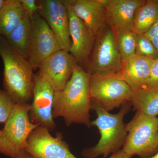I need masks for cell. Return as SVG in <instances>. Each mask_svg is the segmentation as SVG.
Returning a JSON list of instances; mask_svg holds the SVG:
<instances>
[{
	"label": "cell",
	"mask_w": 158,
	"mask_h": 158,
	"mask_svg": "<svg viewBox=\"0 0 158 158\" xmlns=\"http://www.w3.org/2000/svg\"><path fill=\"white\" fill-rule=\"evenodd\" d=\"M142 88L158 89V58L153 61L148 80Z\"/></svg>",
	"instance_id": "24"
},
{
	"label": "cell",
	"mask_w": 158,
	"mask_h": 158,
	"mask_svg": "<svg viewBox=\"0 0 158 158\" xmlns=\"http://www.w3.org/2000/svg\"><path fill=\"white\" fill-rule=\"evenodd\" d=\"M10 158H32L31 156L28 154L24 150H22L17 154L14 156Z\"/></svg>",
	"instance_id": "28"
},
{
	"label": "cell",
	"mask_w": 158,
	"mask_h": 158,
	"mask_svg": "<svg viewBox=\"0 0 158 158\" xmlns=\"http://www.w3.org/2000/svg\"><path fill=\"white\" fill-rule=\"evenodd\" d=\"M144 34L150 40L158 51V20L149 31Z\"/></svg>",
	"instance_id": "26"
},
{
	"label": "cell",
	"mask_w": 158,
	"mask_h": 158,
	"mask_svg": "<svg viewBox=\"0 0 158 158\" xmlns=\"http://www.w3.org/2000/svg\"><path fill=\"white\" fill-rule=\"evenodd\" d=\"M0 131H1V130H0Z\"/></svg>",
	"instance_id": "31"
},
{
	"label": "cell",
	"mask_w": 158,
	"mask_h": 158,
	"mask_svg": "<svg viewBox=\"0 0 158 158\" xmlns=\"http://www.w3.org/2000/svg\"><path fill=\"white\" fill-rule=\"evenodd\" d=\"M91 105L97 117L91 121L90 126L98 128L101 138L95 146L83 149L82 155L85 158H97L101 156L107 158L110 154L120 150L124 144L127 131L123 119L131 110V104L128 102L123 105L116 114L110 113L98 102L92 99Z\"/></svg>",
	"instance_id": "2"
},
{
	"label": "cell",
	"mask_w": 158,
	"mask_h": 158,
	"mask_svg": "<svg viewBox=\"0 0 158 158\" xmlns=\"http://www.w3.org/2000/svg\"><path fill=\"white\" fill-rule=\"evenodd\" d=\"M6 1V0H0V9H2V7L4 6Z\"/></svg>",
	"instance_id": "29"
},
{
	"label": "cell",
	"mask_w": 158,
	"mask_h": 158,
	"mask_svg": "<svg viewBox=\"0 0 158 158\" xmlns=\"http://www.w3.org/2000/svg\"><path fill=\"white\" fill-rule=\"evenodd\" d=\"M76 15L96 37L108 26L105 0H70Z\"/></svg>",
	"instance_id": "15"
},
{
	"label": "cell",
	"mask_w": 158,
	"mask_h": 158,
	"mask_svg": "<svg viewBox=\"0 0 158 158\" xmlns=\"http://www.w3.org/2000/svg\"><path fill=\"white\" fill-rule=\"evenodd\" d=\"M69 16L71 45L69 53L77 63L88 60L93 50L96 37L75 14L70 0L65 1Z\"/></svg>",
	"instance_id": "13"
},
{
	"label": "cell",
	"mask_w": 158,
	"mask_h": 158,
	"mask_svg": "<svg viewBox=\"0 0 158 158\" xmlns=\"http://www.w3.org/2000/svg\"><path fill=\"white\" fill-rule=\"evenodd\" d=\"M76 63L70 53L60 50L40 64L37 73L51 84L55 91H60L70 79Z\"/></svg>",
	"instance_id": "12"
},
{
	"label": "cell",
	"mask_w": 158,
	"mask_h": 158,
	"mask_svg": "<svg viewBox=\"0 0 158 158\" xmlns=\"http://www.w3.org/2000/svg\"><path fill=\"white\" fill-rule=\"evenodd\" d=\"M25 15L19 0H6L0 9V36H8L19 24Z\"/></svg>",
	"instance_id": "18"
},
{
	"label": "cell",
	"mask_w": 158,
	"mask_h": 158,
	"mask_svg": "<svg viewBox=\"0 0 158 158\" xmlns=\"http://www.w3.org/2000/svg\"><path fill=\"white\" fill-rule=\"evenodd\" d=\"M90 97L108 112L130 102L133 91L118 73L97 72L90 74Z\"/></svg>",
	"instance_id": "5"
},
{
	"label": "cell",
	"mask_w": 158,
	"mask_h": 158,
	"mask_svg": "<svg viewBox=\"0 0 158 158\" xmlns=\"http://www.w3.org/2000/svg\"><path fill=\"white\" fill-rule=\"evenodd\" d=\"M55 90L51 84L38 73L34 76L33 98L29 115L34 124L52 131L56 127L53 116Z\"/></svg>",
	"instance_id": "9"
},
{
	"label": "cell",
	"mask_w": 158,
	"mask_h": 158,
	"mask_svg": "<svg viewBox=\"0 0 158 158\" xmlns=\"http://www.w3.org/2000/svg\"><path fill=\"white\" fill-rule=\"evenodd\" d=\"M144 2L145 0H105L108 25L116 36L133 31L135 13Z\"/></svg>",
	"instance_id": "14"
},
{
	"label": "cell",
	"mask_w": 158,
	"mask_h": 158,
	"mask_svg": "<svg viewBox=\"0 0 158 158\" xmlns=\"http://www.w3.org/2000/svg\"><path fill=\"white\" fill-rule=\"evenodd\" d=\"M90 73L77 63L65 88L55 91L53 109L54 118L62 117L66 126L84 125L90 128L91 110L90 91Z\"/></svg>",
	"instance_id": "1"
},
{
	"label": "cell",
	"mask_w": 158,
	"mask_h": 158,
	"mask_svg": "<svg viewBox=\"0 0 158 158\" xmlns=\"http://www.w3.org/2000/svg\"><path fill=\"white\" fill-rule=\"evenodd\" d=\"M90 63V74L97 72L118 73L122 59L117 37L108 25L96 37Z\"/></svg>",
	"instance_id": "7"
},
{
	"label": "cell",
	"mask_w": 158,
	"mask_h": 158,
	"mask_svg": "<svg viewBox=\"0 0 158 158\" xmlns=\"http://www.w3.org/2000/svg\"><path fill=\"white\" fill-rule=\"evenodd\" d=\"M40 14L52 29L61 49L69 52L71 45L69 16L65 1H40Z\"/></svg>",
	"instance_id": "11"
},
{
	"label": "cell",
	"mask_w": 158,
	"mask_h": 158,
	"mask_svg": "<svg viewBox=\"0 0 158 158\" xmlns=\"http://www.w3.org/2000/svg\"></svg>",
	"instance_id": "32"
},
{
	"label": "cell",
	"mask_w": 158,
	"mask_h": 158,
	"mask_svg": "<svg viewBox=\"0 0 158 158\" xmlns=\"http://www.w3.org/2000/svg\"><path fill=\"white\" fill-rule=\"evenodd\" d=\"M158 20V0H147L136 10L133 31L145 34Z\"/></svg>",
	"instance_id": "19"
},
{
	"label": "cell",
	"mask_w": 158,
	"mask_h": 158,
	"mask_svg": "<svg viewBox=\"0 0 158 158\" xmlns=\"http://www.w3.org/2000/svg\"><path fill=\"white\" fill-rule=\"evenodd\" d=\"M31 104H16L0 131V154L12 157L23 150L28 138L38 125L29 117Z\"/></svg>",
	"instance_id": "6"
},
{
	"label": "cell",
	"mask_w": 158,
	"mask_h": 158,
	"mask_svg": "<svg viewBox=\"0 0 158 158\" xmlns=\"http://www.w3.org/2000/svg\"><path fill=\"white\" fill-rule=\"evenodd\" d=\"M118 51L122 61L136 54L137 34L133 31H127L116 36Z\"/></svg>",
	"instance_id": "21"
},
{
	"label": "cell",
	"mask_w": 158,
	"mask_h": 158,
	"mask_svg": "<svg viewBox=\"0 0 158 158\" xmlns=\"http://www.w3.org/2000/svg\"><path fill=\"white\" fill-rule=\"evenodd\" d=\"M130 102L136 111L156 117L158 115V89L141 88L134 90Z\"/></svg>",
	"instance_id": "20"
},
{
	"label": "cell",
	"mask_w": 158,
	"mask_h": 158,
	"mask_svg": "<svg viewBox=\"0 0 158 158\" xmlns=\"http://www.w3.org/2000/svg\"><path fill=\"white\" fill-rule=\"evenodd\" d=\"M22 5L25 14L28 16L30 19L33 17V15L39 11L40 9V6L36 4L35 0H19Z\"/></svg>",
	"instance_id": "25"
},
{
	"label": "cell",
	"mask_w": 158,
	"mask_h": 158,
	"mask_svg": "<svg viewBox=\"0 0 158 158\" xmlns=\"http://www.w3.org/2000/svg\"><path fill=\"white\" fill-rule=\"evenodd\" d=\"M15 105L9 94L0 89V123L5 124Z\"/></svg>",
	"instance_id": "23"
},
{
	"label": "cell",
	"mask_w": 158,
	"mask_h": 158,
	"mask_svg": "<svg viewBox=\"0 0 158 158\" xmlns=\"http://www.w3.org/2000/svg\"><path fill=\"white\" fill-rule=\"evenodd\" d=\"M131 158V157L128 155L122 149L119 150L116 152L112 154L109 158Z\"/></svg>",
	"instance_id": "27"
},
{
	"label": "cell",
	"mask_w": 158,
	"mask_h": 158,
	"mask_svg": "<svg viewBox=\"0 0 158 158\" xmlns=\"http://www.w3.org/2000/svg\"><path fill=\"white\" fill-rule=\"evenodd\" d=\"M53 137L47 129L37 127L28 138L23 150L32 158H77L71 152L62 133Z\"/></svg>",
	"instance_id": "8"
},
{
	"label": "cell",
	"mask_w": 158,
	"mask_h": 158,
	"mask_svg": "<svg viewBox=\"0 0 158 158\" xmlns=\"http://www.w3.org/2000/svg\"><path fill=\"white\" fill-rule=\"evenodd\" d=\"M0 56L4 64V90L16 104H28L33 98L34 76L27 60L0 36Z\"/></svg>",
	"instance_id": "3"
},
{
	"label": "cell",
	"mask_w": 158,
	"mask_h": 158,
	"mask_svg": "<svg viewBox=\"0 0 158 158\" xmlns=\"http://www.w3.org/2000/svg\"><path fill=\"white\" fill-rule=\"evenodd\" d=\"M5 38L15 51L28 60L31 45V19L25 15L19 24Z\"/></svg>",
	"instance_id": "17"
},
{
	"label": "cell",
	"mask_w": 158,
	"mask_h": 158,
	"mask_svg": "<svg viewBox=\"0 0 158 158\" xmlns=\"http://www.w3.org/2000/svg\"><path fill=\"white\" fill-rule=\"evenodd\" d=\"M153 60L134 54L122 61L121 68L118 73L132 91L141 89L147 83Z\"/></svg>",
	"instance_id": "16"
},
{
	"label": "cell",
	"mask_w": 158,
	"mask_h": 158,
	"mask_svg": "<svg viewBox=\"0 0 158 158\" xmlns=\"http://www.w3.org/2000/svg\"><path fill=\"white\" fill-rule=\"evenodd\" d=\"M148 158H158V152L156 153V154H155L154 155L152 156L151 157Z\"/></svg>",
	"instance_id": "30"
},
{
	"label": "cell",
	"mask_w": 158,
	"mask_h": 158,
	"mask_svg": "<svg viewBox=\"0 0 158 158\" xmlns=\"http://www.w3.org/2000/svg\"><path fill=\"white\" fill-rule=\"evenodd\" d=\"M137 34L136 54L155 60L158 58V51L152 42L144 34Z\"/></svg>",
	"instance_id": "22"
},
{
	"label": "cell",
	"mask_w": 158,
	"mask_h": 158,
	"mask_svg": "<svg viewBox=\"0 0 158 158\" xmlns=\"http://www.w3.org/2000/svg\"><path fill=\"white\" fill-rule=\"evenodd\" d=\"M127 135L122 149L131 157L148 158L158 152V118L137 111L126 124Z\"/></svg>",
	"instance_id": "4"
},
{
	"label": "cell",
	"mask_w": 158,
	"mask_h": 158,
	"mask_svg": "<svg viewBox=\"0 0 158 158\" xmlns=\"http://www.w3.org/2000/svg\"><path fill=\"white\" fill-rule=\"evenodd\" d=\"M31 45L28 61L33 69L46 59L62 50L48 24L36 13L31 19Z\"/></svg>",
	"instance_id": "10"
}]
</instances>
